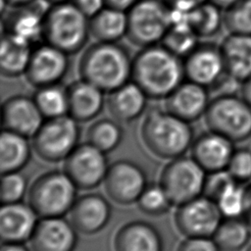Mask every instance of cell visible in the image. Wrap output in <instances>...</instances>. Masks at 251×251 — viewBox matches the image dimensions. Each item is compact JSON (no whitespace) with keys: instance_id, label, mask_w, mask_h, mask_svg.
<instances>
[{"instance_id":"6da1fadb","label":"cell","mask_w":251,"mask_h":251,"mask_svg":"<svg viewBox=\"0 0 251 251\" xmlns=\"http://www.w3.org/2000/svg\"><path fill=\"white\" fill-rule=\"evenodd\" d=\"M183 76V62L163 45L143 47L132 59L131 78L149 98H167Z\"/></svg>"},{"instance_id":"7a4b0ae2","label":"cell","mask_w":251,"mask_h":251,"mask_svg":"<svg viewBox=\"0 0 251 251\" xmlns=\"http://www.w3.org/2000/svg\"><path fill=\"white\" fill-rule=\"evenodd\" d=\"M132 60L117 42L96 41L86 48L78 65L82 79L104 92H111L128 82Z\"/></svg>"},{"instance_id":"3957f363","label":"cell","mask_w":251,"mask_h":251,"mask_svg":"<svg viewBox=\"0 0 251 251\" xmlns=\"http://www.w3.org/2000/svg\"><path fill=\"white\" fill-rule=\"evenodd\" d=\"M140 135L146 148L162 159L181 157L194 141L189 122L159 108H152L146 114Z\"/></svg>"},{"instance_id":"277c9868","label":"cell","mask_w":251,"mask_h":251,"mask_svg":"<svg viewBox=\"0 0 251 251\" xmlns=\"http://www.w3.org/2000/svg\"><path fill=\"white\" fill-rule=\"evenodd\" d=\"M89 31L87 18L73 2L52 4L43 20L42 37L46 43L75 54L85 45Z\"/></svg>"},{"instance_id":"5b68a950","label":"cell","mask_w":251,"mask_h":251,"mask_svg":"<svg viewBox=\"0 0 251 251\" xmlns=\"http://www.w3.org/2000/svg\"><path fill=\"white\" fill-rule=\"evenodd\" d=\"M77 187L65 172L39 176L28 190V204L40 218L63 217L76 200Z\"/></svg>"},{"instance_id":"8992f818","label":"cell","mask_w":251,"mask_h":251,"mask_svg":"<svg viewBox=\"0 0 251 251\" xmlns=\"http://www.w3.org/2000/svg\"><path fill=\"white\" fill-rule=\"evenodd\" d=\"M126 37L137 46L161 43L173 23L172 10L163 0H138L127 12Z\"/></svg>"},{"instance_id":"52a82bcc","label":"cell","mask_w":251,"mask_h":251,"mask_svg":"<svg viewBox=\"0 0 251 251\" xmlns=\"http://www.w3.org/2000/svg\"><path fill=\"white\" fill-rule=\"evenodd\" d=\"M210 130L216 131L234 143L251 137V105L241 96H215L204 115Z\"/></svg>"},{"instance_id":"ba28073f","label":"cell","mask_w":251,"mask_h":251,"mask_svg":"<svg viewBox=\"0 0 251 251\" xmlns=\"http://www.w3.org/2000/svg\"><path fill=\"white\" fill-rule=\"evenodd\" d=\"M70 115L47 119L32 136V148L43 161L56 163L66 158L78 145L79 126Z\"/></svg>"},{"instance_id":"9c48e42d","label":"cell","mask_w":251,"mask_h":251,"mask_svg":"<svg viewBox=\"0 0 251 251\" xmlns=\"http://www.w3.org/2000/svg\"><path fill=\"white\" fill-rule=\"evenodd\" d=\"M206 171L191 157L173 159L165 166L160 184L167 192L173 205H181L203 195Z\"/></svg>"},{"instance_id":"30bf717a","label":"cell","mask_w":251,"mask_h":251,"mask_svg":"<svg viewBox=\"0 0 251 251\" xmlns=\"http://www.w3.org/2000/svg\"><path fill=\"white\" fill-rule=\"evenodd\" d=\"M223 219L217 203L205 195L179 205L175 213L176 226L186 237H212Z\"/></svg>"},{"instance_id":"8fae6325","label":"cell","mask_w":251,"mask_h":251,"mask_svg":"<svg viewBox=\"0 0 251 251\" xmlns=\"http://www.w3.org/2000/svg\"><path fill=\"white\" fill-rule=\"evenodd\" d=\"M108 169L106 153L89 142L78 144L64 164V172L79 189H92L104 182Z\"/></svg>"},{"instance_id":"7c38bea8","label":"cell","mask_w":251,"mask_h":251,"mask_svg":"<svg viewBox=\"0 0 251 251\" xmlns=\"http://www.w3.org/2000/svg\"><path fill=\"white\" fill-rule=\"evenodd\" d=\"M146 185V175L142 168L128 160L111 164L104 179L107 195L121 205L137 202Z\"/></svg>"},{"instance_id":"4fadbf2b","label":"cell","mask_w":251,"mask_h":251,"mask_svg":"<svg viewBox=\"0 0 251 251\" xmlns=\"http://www.w3.org/2000/svg\"><path fill=\"white\" fill-rule=\"evenodd\" d=\"M68 69V54L45 43L32 50L25 75L30 84L40 88L58 84Z\"/></svg>"},{"instance_id":"5bb4252c","label":"cell","mask_w":251,"mask_h":251,"mask_svg":"<svg viewBox=\"0 0 251 251\" xmlns=\"http://www.w3.org/2000/svg\"><path fill=\"white\" fill-rule=\"evenodd\" d=\"M183 68L188 80L210 88L226 73L220 45L198 44L184 58Z\"/></svg>"},{"instance_id":"9a60e30c","label":"cell","mask_w":251,"mask_h":251,"mask_svg":"<svg viewBox=\"0 0 251 251\" xmlns=\"http://www.w3.org/2000/svg\"><path fill=\"white\" fill-rule=\"evenodd\" d=\"M76 229L63 217L41 218L30 237L33 251H73Z\"/></svg>"},{"instance_id":"2e32d148","label":"cell","mask_w":251,"mask_h":251,"mask_svg":"<svg viewBox=\"0 0 251 251\" xmlns=\"http://www.w3.org/2000/svg\"><path fill=\"white\" fill-rule=\"evenodd\" d=\"M234 150L233 141L216 131L209 130L194 139L191 157L207 173H214L226 170Z\"/></svg>"},{"instance_id":"e0dca14e","label":"cell","mask_w":251,"mask_h":251,"mask_svg":"<svg viewBox=\"0 0 251 251\" xmlns=\"http://www.w3.org/2000/svg\"><path fill=\"white\" fill-rule=\"evenodd\" d=\"M71 223L83 234H94L103 229L111 218V205L98 193H88L76 198L70 211Z\"/></svg>"},{"instance_id":"ac0fdd59","label":"cell","mask_w":251,"mask_h":251,"mask_svg":"<svg viewBox=\"0 0 251 251\" xmlns=\"http://www.w3.org/2000/svg\"><path fill=\"white\" fill-rule=\"evenodd\" d=\"M43 117L34 99L25 95L12 96L2 106L4 127L26 137L36 133L44 122Z\"/></svg>"},{"instance_id":"d6986e66","label":"cell","mask_w":251,"mask_h":251,"mask_svg":"<svg viewBox=\"0 0 251 251\" xmlns=\"http://www.w3.org/2000/svg\"><path fill=\"white\" fill-rule=\"evenodd\" d=\"M37 214L29 204L22 202L2 204L0 211V235L3 243H24L37 225Z\"/></svg>"},{"instance_id":"ffe728a7","label":"cell","mask_w":251,"mask_h":251,"mask_svg":"<svg viewBox=\"0 0 251 251\" xmlns=\"http://www.w3.org/2000/svg\"><path fill=\"white\" fill-rule=\"evenodd\" d=\"M166 99V110L186 122L204 116L209 103L207 87L193 81L181 82Z\"/></svg>"},{"instance_id":"44dd1931","label":"cell","mask_w":251,"mask_h":251,"mask_svg":"<svg viewBox=\"0 0 251 251\" xmlns=\"http://www.w3.org/2000/svg\"><path fill=\"white\" fill-rule=\"evenodd\" d=\"M46 0H35L30 4L16 7L7 15V31L32 44L42 37L43 20L49 9Z\"/></svg>"},{"instance_id":"7402d4cb","label":"cell","mask_w":251,"mask_h":251,"mask_svg":"<svg viewBox=\"0 0 251 251\" xmlns=\"http://www.w3.org/2000/svg\"><path fill=\"white\" fill-rule=\"evenodd\" d=\"M115 251H163L160 231L144 221H132L122 226L114 237Z\"/></svg>"},{"instance_id":"603a6c76","label":"cell","mask_w":251,"mask_h":251,"mask_svg":"<svg viewBox=\"0 0 251 251\" xmlns=\"http://www.w3.org/2000/svg\"><path fill=\"white\" fill-rule=\"evenodd\" d=\"M67 92L69 115L78 123L93 120L103 110L104 91L82 78L73 82Z\"/></svg>"},{"instance_id":"cb8c5ba5","label":"cell","mask_w":251,"mask_h":251,"mask_svg":"<svg viewBox=\"0 0 251 251\" xmlns=\"http://www.w3.org/2000/svg\"><path fill=\"white\" fill-rule=\"evenodd\" d=\"M148 96L133 81L110 92L107 106L111 116L122 123H129L142 115L147 105Z\"/></svg>"},{"instance_id":"d4e9b609","label":"cell","mask_w":251,"mask_h":251,"mask_svg":"<svg viewBox=\"0 0 251 251\" xmlns=\"http://www.w3.org/2000/svg\"><path fill=\"white\" fill-rule=\"evenodd\" d=\"M226 72L243 82L251 75V35L229 33L220 45Z\"/></svg>"},{"instance_id":"484cf974","label":"cell","mask_w":251,"mask_h":251,"mask_svg":"<svg viewBox=\"0 0 251 251\" xmlns=\"http://www.w3.org/2000/svg\"><path fill=\"white\" fill-rule=\"evenodd\" d=\"M31 52L30 43L9 32L3 33L0 48L1 74L8 77H15L25 74Z\"/></svg>"},{"instance_id":"4316f807","label":"cell","mask_w":251,"mask_h":251,"mask_svg":"<svg viewBox=\"0 0 251 251\" xmlns=\"http://www.w3.org/2000/svg\"><path fill=\"white\" fill-rule=\"evenodd\" d=\"M31 147L27 137L4 129L0 138V170L2 174L20 172L30 159Z\"/></svg>"},{"instance_id":"83f0119b","label":"cell","mask_w":251,"mask_h":251,"mask_svg":"<svg viewBox=\"0 0 251 251\" xmlns=\"http://www.w3.org/2000/svg\"><path fill=\"white\" fill-rule=\"evenodd\" d=\"M126 12L110 7L89 18L90 35L99 42H117L126 35Z\"/></svg>"},{"instance_id":"f1b7e54d","label":"cell","mask_w":251,"mask_h":251,"mask_svg":"<svg viewBox=\"0 0 251 251\" xmlns=\"http://www.w3.org/2000/svg\"><path fill=\"white\" fill-rule=\"evenodd\" d=\"M212 237L222 251H240L250 242L251 226L243 218H224Z\"/></svg>"},{"instance_id":"f546056e","label":"cell","mask_w":251,"mask_h":251,"mask_svg":"<svg viewBox=\"0 0 251 251\" xmlns=\"http://www.w3.org/2000/svg\"><path fill=\"white\" fill-rule=\"evenodd\" d=\"M186 23L199 37H211L224 25V14L208 0L186 13Z\"/></svg>"},{"instance_id":"4dcf8cb0","label":"cell","mask_w":251,"mask_h":251,"mask_svg":"<svg viewBox=\"0 0 251 251\" xmlns=\"http://www.w3.org/2000/svg\"><path fill=\"white\" fill-rule=\"evenodd\" d=\"M198 35L186 21L173 22L161 44L177 57L185 58L198 45Z\"/></svg>"},{"instance_id":"1f68e13d","label":"cell","mask_w":251,"mask_h":251,"mask_svg":"<svg viewBox=\"0 0 251 251\" xmlns=\"http://www.w3.org/2000/svg\"><path fill=\"white\" fill-rule=\"evenodd\" d=\"M123 136V128L115 119H100L87 130V142L105 153L116 149L122 142Z\"/></svg>"},{"instance_id":"d6a6232c","label":"cell","mask_w":251,"mask_h":251,"mask_svg":"<svg viewBox=\"0 0 251 251\" xmlns=\"http://www.w3.org/2000/svg\"><path fill=\"white\" fill-rule=\"evenodd\" d=\"M33 99L42 115L47 119L69 114L67 88L58 84L38 88Z\"/></svg>"},{"instance_id":"836d02e7","label":"cell","mask_w":251,"mask_h":251,"mask_svg":"<svg viewBox=\"0 0 251 251\" xmlns=\"http://www.w3.org/2000/svg\"><path fill=\"white\" fill-rule=\"evenodd\" d=\"M224 218H243L245 184L233 180L215 201Z\"/></svg>"},{"instance_id":"e575fe53","label":"cell","mask_w":251,"mask_h":251,"mask_svg":"<svg viewBox=\"0 0 251 251\" xmlns=\"http://www.w3.org/2000/svg\"><path fill=\"white\" fill-rule=\"evenodd\" d=\"M136 203L144 214L150 216L163 215L173 205L167 192L160 183L147 184Z\"/></svg>"},{"instance_id":"d590c367","label":"cell","mask_w":251,"mask_h":251,"mask_svg":"<svg viewBox=\"0 0 251 251\" xmlns=\"http://www.w3.org/2000/svg\"><path fill=\"white\" fill-rule=\"evenodd\" d=\"M224 25L229 33L251 35V0H240L226 9Z\"/></svg>"},{"instance_id":"8d00e7d4","label":"cell","mask_w":251,"mask_h":251,"mask_svg":"<svg viewBox=\"0 0 251 251\" xmlns=\"http://www.w3.org/2000/svg\"><path fill=\"white\" fill-rule=\"evenodd\" d=\"M27 179L20 172L2 174L1 179V202L2 204L21 202L25 195Z\"/></svg>"},{"instance_id":"74e56055","label":"cell","mask_w":251,"mask_h":251,"mask_svg":"<svg viewBox=\"0 0 251 251\" xmlns=\"http://www.w3.org/2000/svg\"><path fill=\"white\" fill-rule=\"evenodd\" d=\"M226 171L238 182L251 181V149L247 147L235 148Z\"/></svg>"},{"instance_id":"f35d334b","label":"cell","mask_w":251,"mask_h":251,"mask_svg":"<svg viewBox=\"0 0 251 251\" xmlns=\"http://www.w3.org/2000/svg\"><path fill=\"white\" fill-rule=\"evenodd\" d=\"M233 180L235 179L226 170L209 173V176H207L206 177L203 195L216 201V199L224 191V189Z\"/></svg>"},{"instance_id":"ab89813d","label":"cell","mask_w":251,"mask_h":251,"mask_svg":"<svg viewBox=\"0 0 251 251\" xmlns=\"http://www.w3.org/2000/svg\"><path fill=\"white\" fill-rule=\"evenodd\" d=\"M242 82L226 72L210 87L216 94L215 96L223 95H237L241 90Z\"/></svg>"},{"instance_id":"60d3db41","label":"cell","mask_w":251,"mask_h":251,"mask_svg":"<svg viewBox=\"0 0 251 251\" xmlns=\"http://www.w3.org/2000/svg\"><path fill=\"white\" fill-rule=\"evenodd\" d=\"M176 251H222L213 237H186Z\"/></svg>"},{"instance_id":"b9f144b4","label":"cell","mask_w":251,"mask_h":251,"mask_svg":"<svg viewBox=\"0 0 251 251\" xmlns=\"http://www.w3.org/2000/svg\"><path fill=\"white\" fill-rule=\"evenodd\" d=\"M73 3L87 18L93 17L104 7H106L105 0H73Z\"/></svg>"},{"instance_id":"7bdbcfd3","label":"cell","mask_w":251,"mask_h":251,"mask_svg":"<svg viewBox=\"0 0 251 251\" xmlns=\"http://www.w3.org/2000/svg\"><path fill=\"white\" fill-rule=\"evenodd\" d=\"M167 6L176 12L187 13L198 5L208 1V0H163Z\"/></svg>"},{"instance_id":"ee69618b","label":"cell","mask_w":251,"mask_h":251,"mask_svg":"<svg viewBox=\"0 0 251 251\" xmlns=\"http://www.w3.org/2000/svg\"><path fill=\"white\" fill-rule=\"evenodd\" d=\"M138 0H105L106 7L127 12Z\"/></svg>"},{"instance_id":"f6af8a7d","label":"cell","mask_w":251,"mask_h":251,"mask_svg":"<svg viewBox=\"0 0 251 251\" xmlns=\"http://www.w3.org/2000/svg\"><path fill=\"white\" fill-rule=\"evenodd\" d=\"M243 219L251 226V181L245 184V208Z\"/></svg>"},{"instance_id":"bcb514c9","label":"cell","mask_w":251,"mask_h":251,"mask_svg":"<svg viewBox=\"0 0 251 251\" xmlns=\"http://www.w3.org/2000/svg\"><path fill=\"white\" fill-rule=\"evenodd\" d=\"M240 96L251 105V75L242 82Z\"/></svg>"},{"instance_id":"7dc6e473","label":"cell","mask_w":251,"mask_h":251,"mask_svg":"<svg viewBox=\"0 0 251 251\" xmlns=\"http://www.w3.org/2000/svg\"><path fill=\"white\" fill-rule=\"evenodd\" d=\"M0 251H29L23 243H3Z\"/></svg>"},{"instance_id":"c3c4849f","label":"cell","mask_w":251,"mask_h":251,"mask_svg":"<svg viewBox=\"0 0 251 251\" xmlns=\"http://www.w3.org/2000/svg\"><path fill=\"white\" fill-rule=\"evenodd\" d=\"M209 1L215 4L216 6H218L219 8H221L222 10H226L240 0H209Z\"/></svg>"},{"instance_id":"681fc988","label":"cell","mask_w":251,"mask_h":251,"mask_svg":"<svg viewBox=\"0 0 251 251\" xmlns=\"http://www.w3.org/2000/svg\"><path fill=\"white\" fill-rule=\"evenodd\" d=\"M8 5L13 6V7H20V6H25L27 4L32 3L35 0H4Z\"/></svg>"},{"instance_id":"f907efd6","label":"cell","mask_w":251,"mask_h":251,"mask_svg":"<svg viewBox=\"0 0 251 251\" xmlns=\"http://www.w3.org/2000/svg\"><path fill=\"white\" fill-rule=\"evenodd\" d=\"M50 4H59V3H64V2H69L70 0H46Z\"/></svg>"},{"instance_id":"816d5d0a","label":"cell","mask_w":251,"mask_h":251,"mask_svg":"<svg viewBox=\"0 0 251 251\" xmlns=\"http://www.w3.org/2000/svg\"><path fill=\"white\" fill-rule=\"evenodd\" d=\"M245 251H251V243L247 246V248H246V250Z\"/></svg>"}]
</instances>
